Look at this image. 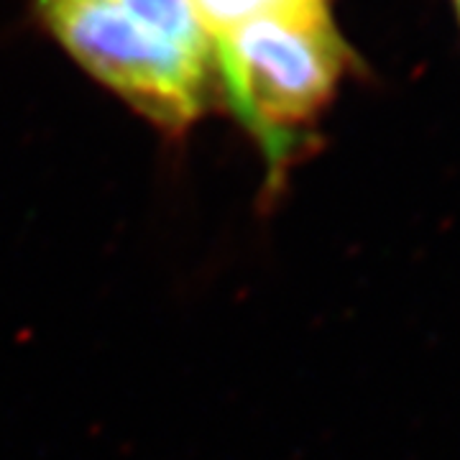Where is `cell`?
I'll use <instances>...</instances> for the list:
<instances>
[{"label":"cell","mask_w":460,"mask_h":460,"mask_svg":"<svg viewBox=\"0 0 460 460\" xmlns=\"http://www.w3.org/2000/svg\"><path fill=\"white\" fill-rule=\"evenodd\" d=\"M210 36L261 16H328L330 0H192Z\"/></svg>","instance_id":"obj_3"},{"label":"cell","mask_w":460,"mask_h":460,"mask_svg":"<svg viewBox=\"0 0 460 460\" xmlns=\"http://www.w3.org/2000/svg\"><path fill=\"white\" fill-rule=\"evenodd\" d=\"M230 108L279 166L328 108L345 65L332 16H261L210 36Z\"/></svg>","instance_id":"obj_1"},{"label":"cell","mask_w":460,"mask_h":460,"mask_svg":"<svg viewBox=\"0 0 460 460\" xmlns=\"http://www.w3.org/2000/svg\"><path fill=\"white\" fill-rule=\"evenodd\" d=\"M39 16L77 65L164 131L202 115L213 57L172 41L123 0H36Z\"/></svg>","instance_id":"obj_2"},{"label":"cell","mask_w":460,"mask_h":460,"mask_svg":"<svg viewBox=\"0 0 460 460\" xmlns=\"http://www.w3.org/2000/svg\"><path fill=\"white\" fill-rule=\"evenodd\" d=\"M456 3V11H458V18H460V0H453Z\"/></svg>","instance_id":"obj_4"}]
</instances>
